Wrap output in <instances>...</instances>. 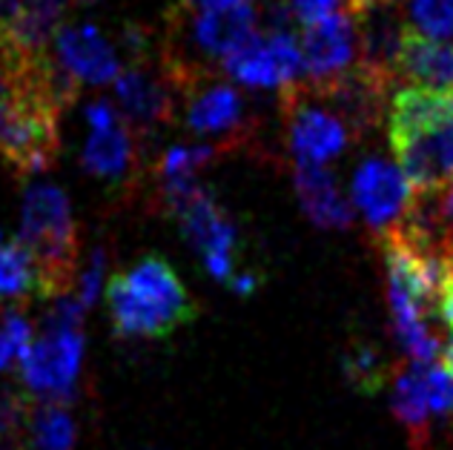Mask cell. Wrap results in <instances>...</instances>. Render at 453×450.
Instances as JSON below:
<instances>
[{"label": "cell", "instance_id": "ba28073f", "mask_svg": "<svg viewBox=\"0 0 453 450\" xmlns=\"http://www.w3.org/2000/svg\"><path fill=\"white\" fill-rule=\"evenodd\" d=\"M221 75L244 89H279L288 92L304 80L302 43L290 29L256 32L221 61Z\"/></svg>", "mask_w": 453, "mask_h": 450}, {"label": "cell", "instance_id": "7c38bea8", "mask_svg": "<svg viewBox=\"0 0 453 450\" xmlns=\"http://www.w3.org/2000/svg\"><path fill=\"white\" fill-rule=\"evenodd\" d=\"M304 84H330L359 64V29L348 9L321 18L302 29Z\"/></svg>", "mask_w": 453, "mask_h": 450}, {"label": "cell", "instance_id": "4316f807", "mask_svg": "<svg viewBox=\"0 0 453 450\" xmlns=\"http://www.w3.org/2000/svg\"><path fill=\"white\" fill-rule=\"evenodd\" d=\"M442 367L453 376V339L448 341V345L442 347Z\"/></svg>", "mask_w": 453, "mask_h": 450}, {"label": "cell", "instance_id": "8fae6325", "mask_svg": "<svg viewBox=\"0 0 453 450\" xmlns=\"http://www.w3.org/2000/svg\"><path fill=\"white\" fill-rule=\"evenodd\" d=\"M353 204L362 212L367 230L379 239L402 227L404 218L411 216L416 204V195L411 184L404 181L399 167H393L385 158H367L353 172Z\"/></svg>", "mask_w": 453, "mask_h": 450}, {"label": "cell", "instance_id": "9c48e42d", "mask_svg": "<svg viewBox=\"0 0 453 450\" xmlns=\"http://www.w3.org/2000/svg\"><path fill=\"white\" fill-rule=\"evenodd\" d=\"M173 218L187 244L201 256L210 276L233 287V281L242 276V270H238L242 235H238V224L226 216L216 195L207 187H201L193 198L173 212Z\"/></svg>", "mask_w": 453, "mask_h": 450}, {"label": "cell", "instance_id": "e0dca14e", "mask_svg": "<svg viewBox=\"0 0 453 450\" xmlns=\"http://www.w3.org/2000/svg\"><path fill=\"white\" fill-rule=\"evenodd\" d=\"M23 450H75L78 424L64 401H35L20 433Z\"/></svg>", "mask_w": 453, "mask_h": 450}, {"label": "cell", "instance_id": "d6986e66", "mask_svg": "<svg viewBox=\"0 0 453 450\" xmlns=\"http://www.w3.org/2000/svg\"><path fill=\"white\" fill-rule=\"evenodd\" d=\"M416 227L431 233L434 239L453 247V181L436 195L416 198V204L408 216Z\"/></svg>", "mask_w": 453, "mask_h": 450}, {"label": "cell", "instance_id": "4fadbf2b", "mask_svg": "<svg viewBox=\"0 0 453 450\" xmlns=\"http://www.w3.org/2000/svg\"><path fill=\"white\" fill-rule=\"evenodd\" d=\"M55 64L75 80V84L104 87L115 84L121 75V64H118L115 46L104 38V32L92 23H81V27H69L55 34Z\"/></svg>", "mask_w": 453, "mask_h": 450}, {"label": "cell", "instance_id": "5b68a950", "mask_svg": "<svg viewBox=\"0 0 453 450\" xmlns=\"http://www.w3.org/2000/svg\"><path fill=\"white\" fill-rule=\"evenodd\" d=\"M89 138L83 144L81 164L92 179L110 189H135L144 179V141L110 101H92L87 106Z\"/></svg>", "mask_w": 453, "mask_h": 450}, {"label": "cell", "instance_id": "603a6c76", "mask_svg": "<svg viewBox=\"0 0 453 450\" xmlns=\"http://www.w3.org/2000/svg\"><path fill=\"white\" fill-rule=\"evenodd\" d=\"M35 401L23 390L0 382V445L20 439Z\"/></svg>", "mask_w": 453, "mask_h": 450}, {"label": "cell", "instance_id": "30bf717a", "mask_svg": "<svg viewBox=\"0 0 453 450\" xmlns=\"http://www.w3.org/2000/svg\"><path fill=\"white\" fill-rule=\"evenodd\" d=\"M83 364L81 330H43L20 362V378L38 401H66L75 396Z\"/></svg>", "mask_w": 453, "mask_h": 450}, {"label": "cell", "instance_id": "9a60e30c", "mask_svg": "<svg viewBox=\"0 0 453 450\" xmlns=\"http://www.w3.org/2000/svg\"><path fill=\"white\" fill-rule=\"evenodd\" d=\"M293 184L304 216L321 230H350L353 210L344 201L336 175L316 164H293Z\"/></svg>", "mask_w": 453, "mask_h": 450}, {"label": "cell", "instance_id": "52a82bcc", "mask_svg": "<svg viewBox=\"0 0 453 450\" xmlns=\"http://www.w3.org/2000/svg\"><path fill=\"white\" fill-rule=\"evenodd\" d=\"M281 115L288 124V147L293 164H316L339 158L350 144H356V133L330 110V106L307 89L302 80L299 87L279 95Z\"/></svg>", "mask_w": 453, "mask_h": 450}, {"label": "cell", "instance_id": "ac0fdd59", "mask_svg": "<svg viewBox=\"0 0 453 450\" xmlns=\"http://www.w3.org/2000/svg\"><path fill=\"white\" fill-rule=\"evenodd\" d=\"M41 295V276L20 241L0 244V301H20Z\"/></svg>", "mask_w": 453, "mask_h": 450}, {"label": "cell", "instance_id": "d4e9b609", "mask_svg": "<svg viewBox=\"0 0 453 450\" xmlns=\"http://www.w3.org/2000/svg\"><path fill=\"white\" fill-rule=\"evenodd\" d=\"M284 4L290 6L296 20L310 27V23H316L321 18L333 15V11H339V6L344 9L348 6V0H284Z\"/></svg>", "mask_w": 453, "mask_h": 450}, {"label": "cell", "instance_id": "f546056e", "mask_svg": "<svg viewBox=\"0 0 453 450\" xmlns=\"http://www.w3.org/2000/svg\"><path fill=\"white\" fill-rule=\"evenodd\" d=\"M359 4H367V0H348V6H359Z\"/></svg>", "mask_w": 453, "mask_h": 450}, {"label": "cell", "instance_id": "6da1fadb", "mask_svg": "<svg viewBox=\"0 0 453 450\" xmlns=\"http://www.w3.org/2000/svg\"><path fill=\"white\" fill-rule=\"evenodd\" d=\"M388 138L413 195L442 193L453 181V92L396 89L388 110Z\"/></svg>", "mask_w": 453, "mask_h": 450}, {"label": "cell", "instance_id": "4dcf8cb0", "mask_svg": "<svg viewBox=\"0 0 453 450\" xmlns=\"http://www.w3.org/2000/svg\"><path fill=\"white\" fill-rule=\"evenodd\" d=\"M0 244H4V235H0Z\"/></svg>", "mask_w": 453, "mask_h": 450}, {"label": "cell", "instance_id": "f1b7e54d", "mask_svg": "<svg viewBox=\"0 0 453 450\" xmlns=\"http://www.w3.org/2000/svg\"><path fill=\"white\" fill-rule=\"evenodd\" d=\"M66 4H83V6H87V4H95V0H66Z\"/></svg>", "mask_w": 453, "mask_h": 450}, {"label": "cell", "instance_id": "7402d4cb", "mask_svg": "<svg viewBox=\"0 0 453 450\" xmlns=\"http://www.w3.org/2000/svg\"><path fill=\"white\" fill-rule=\"evenodd\" d=\"M408 27L442 41L453 32V0H408Z\"/></svg>", "mask_w": 453, "mask_h": 450}, {"label": "cell", "instance_id": "484cf974", "mask_svg": "<svg viewBox=\"0 0 453 450\" xmlns=\"http://www.w3.org/2000/svg\"><path fill=\"white\" fill-rule=\"evenodd\" d=\"M436 316L453 330V272L445 278L442 290H439V299H436Z\"/></svg>", "mask_w": 453, "mask_h": 450}, {"label": "cell", "instance_id": "5bb4252c", "mask_svg": "<svg viewBox=\"0 0 453 450\" xmlns=\"http://www.w3.org/2000/svg\"><path fill=\"white\" fill-rule=\"evenodd\" d=\"M393 78L411 87L453 92V46L408 27L393 64Z\"/></svg>", "mask_w": 453, "mask_h": 450}, {"label": "cell", "instance_id": "ffe728a7", "mask_svg": "<svg viewBox=\"0 0 453 450\" xmlns=\"http://www.w3.org/2000/svg\"><path fill=\"white\" fill-rule=\"evenodd\" d=\"M344 373L359 393H376L388 378V364L381 353L371 345H356L344 356Z\"/></svg>", "mask_w": 453, "mask_h": 450}, {"label": "cell", "instance_id": "cb8c5ba5", "mask_svg": "<svg viewBox=\"0 0 453 450\" xmlns=\"http://www.w3.org/2000/svg\"><path fill=\"white\" fill-rule=\"evenodd\" d=\"M104 276H106V247H95L87 267L81 270V284H78V301L83 310L98 301Z\"/></svg>", "mask_w": 453, "mask_h": 450}, {"label": "cell", "instance_id": "277c9868", "mask_svg": "<svg viewBox=\"0 0 453 450\" xmlns=\"http://www.w3.org/2000/svg\"><path fill=\"white\" fill-rule=\"evenodd\" d=\"M184 124L204 144L230 152L244 149L258 135V118L250 110L244 95L221 72L196 75L181 95Z\"/></svg>", "mask_w": 453, "mask_h": 450}, {"label": "cell", "instance_id": "3957f363", "mask_svg": "<svg viewBox=\"0 0 453 450\" xmlns=\"http://www.w3.org/2000/svg\"><path fill=\"white\" fill-rule=\"evenodd\" d=\"M41 276V299H64L78 272V224L64 189L35 184L23 195L20 235Z\"/></svg>", "mask_w": 453, "mask_h": 450}, {"label": "cell", "instance_id": "44dd1931", "mask_svg": "<svg viewBox=\"0 0 453 450\" xmlns=\"http://www.w3.org/2000/svg\"><path fill=\"white\" fill-rule=\"evenodd\" d=\"M35 341L32 324L27 316L18 310H4L0 313V373H6L9 367L23 362Z\"/></svg>", "mask_w": 453, "mask_h": 450}, {"label": "cell", "instance_id": "2e32d148", "mask_svg": "<svg viewBox=\"0 0 453 450\" xmlns=\"http://www.w3.org/2000/svg\"><path fill=\"white\" fill-rule=\"evenodd\" d=\"M425 367L427 364H416V362L404 367L396 376V382H393V396H390L393 416L408 431L413 450H431V422L436 419L431 401H427Z\"/></svg>", "mask_w": 453, "mask_h": 450}, {"label": "cell", "instance_id": "83f0119b", "mask_svg": "<svg viewBox=\"0 0 453 450\" xmlns=\"http://www.w3.org/2000/svg\"><path fill=\"white\" fill-rule=\"evenodd\" d=\"M0 450H23V447H20V439H15V442H4Z\"/></svg>", "mask_w": 453, "mask_h": 450}, {"label": "cell", "instance_id": "8992f818", "mask_svg": "<svg viewBox=\"0 0 453 450\" xmlns=\"http://www.w3.org/2000/svg\"><path fill=\"white\" fill-rule=\"evenodd\" d=\"M115 103L129 126L147 141L158 126L175 121L178 103H181V87L166 66L161 46L129 55V64L115 78Z\"/></svg>", "mask_w": 453, "mask_h": 450}, {"label": "cell", "instance_id": "7a4b0ae2", "mask_svg": "<svg viewBox=\"0 0 453 450\" xmlns=\"http://www.w3.org/2000/svg\"><path fill=\"white\" fill-rule=\"evenodd\" d=\"M106 310L118 339H166L198 313L193 295L161 256H147L106 284Z\"/></svg>", "mask_w": 453, "mask_h": 450}]
</instances>
